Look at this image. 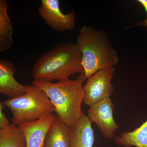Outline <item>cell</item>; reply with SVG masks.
Listing matches in <instances>:
<instances>
[{
	"label": "cell",
	"instance_id": "1",
	"mask_svg": "<svg viewBox=\"0 0 147 147\" xmlns=\"http://www.w3.org/2000/svg\"><path fill=\"white\" fill-rule=\"evenodd\" d=\"M84 73L80 74L75 80L68 79L57 83L34 80L32 85L47 95L54 105L57 115L69 127L79 121L83 113Z\"/></svg>",
	"mask_w": 147,
	"mask_h": 147
},
{
	"label": "cell",
	"instance_id": "2",
	"mask_svg": "<svg viewBox=\"0 0 147 147\" xmlns=\"http://www.w3.org/2000/svg\"><path fill=\"white\" fill-rule=\"evenodd\" d=\"M84 73L82 55L76 43L66 41L42 55L32 71L34 80L51 82L63 81L72 74Z\"/></svg>",
	"mask_w": 147,
	"mask_h": 147
},
{
	"label": "cell",
	"instance_id": "3",
	"mask_svg": "<svg viewBox=\"0 0 147 147\" xmlns=\"http://www.w3.org/2000/svg\"><path fill=\"white\" fill-rule=\"evenodd\" d=\"M76 44L82 55V65L86 79L99 70L113 68L118 63L117 51L102 29L84 26L77 36Z\"/></svg>",
	"mask_w": 147,
	"mask_h": 147
},
{
	"label": "cell",
	"instance_id": "4",
	"mask_svg": "<svg viewBox=\"0 0 147 147\" xmlns=\"http://www.w3.org/2000/svg\"><path fill=\"white\" fill-rule=\"evenodd\" d=\"M29 86L26 94L3 101L11 111L12 123L16 125L37 120L55 112L54 105L45 92L32 84Z\"/></svg>",
	"mask_w": 147,
	"mask_h": 147
},
{
	"label": "cell",
	"instance_id": "5",
	"mask_svg": "<svg viewBox=\"0 0 147 147\" xmlns=\"http://www.w3.org/2000/svg\"><path fill=\"white\" fill-rule=\"evenodd\" d=\"M115 73L114 67L102 69L96 72L88 79L84 86L85 104L90 107L113 95L114 87L111 80Z\"/></svg>",
	"mask_w": 147,
	"mask_h": 147
},
{
	"label": "cell",
	"instance_id": "6",
	"mask_svg": "<svg viewBox=\"0 0 147 147\" xmlns=\"http://www.w3.org/2000/svg\"><path fill=\"white\" fill-rule=\"evenodd\" d=\"M115 105L110 98H105L90 107L88 117L97 125L103 137L108 139L115 138L119 129L114 117Z\"/></svg>",
	"mask_w": 147,
	"mask_h": 147
},
{
	"label": "cell",
	"instance_id": "7",
	"mask_svg": "<svg viewBox=\"0 0 147 147\" xmlns=\"http://www.w3.org/2000/svg\"><path fill=\"white\" fill-rule=\"evenodd\" d=\"M59 3V0H42L38 13L51 28L60 32L71 30L75 26V12L64 13Z\"/></svg>",
	"mask_w": 147,
	"mask_h": 147
},
{
	"label": "cell",
	"instance_id": "8",
	"mask_svg": "<svg viewBox=\"0 0 147 147\" xmlns=\"http://www.w3.org/2000/svg\"><path fill=\"white\" fill-rule=\"evenodd\" d=\"M16 69L14 64L9 60L0 61V93L9 98H14L26 94L29 86L22 85L14 77Z\"/></svg>",
	"mask_w": 147,
	"mask_h": 147
},
{
	"label": "cell",
	"instance_id": "9",
	"mask_svg": "<svg viewBox=\"0 0 147 147\" xmlns=\"http://www.w3.org/2000/svg\"><path fill=\"white\" fill-rule=\"evenodd\" d=\"M55 119L53 114L37 120L25 122L18 125L26 137V147H43L46 134Z\"/></svg>",
	"mask_w": 147,
	"mask_h": 147
},
{
	"label": "cell",
	"instance_id": "10",
	"mask_svg": "<svg viewBox=\"0 0 147 147\" xmlns=\"http://www.w3.org/2000/svg\"><path fill=\"white\" fill-rule=\"evenodd\" d=\"M69 147H93L94 142V131L92 123L83 112L77 123L70 127Z\"/></svg>",
	"mask_w": 147,
	"mask_h": 147
},
{
	"label": "cell",
	"instance_id": "11",
	"mask_svg": "<svg viewBox=\"0 0 147 147\" xmlns=\"http://www.w3.org/2000/svg\"><path fill=\"white\" fill-rule=\"evenodd\" d=\"M70 138V127L57 115L46 134L43 147H69Z\"/></svg>",
	"mask_w": 147,
	"mask_h": 147
},
{
	"label": "cell",
	"instance_id": "12",
	"mask_svg": "<svg viewBox=\"0 0 147 147\" xmlns=\"http://www.w3.org/2000/svg\"><path fill=\"white\" fill-rule=\"evenodd\" d=\"M6 0H0V52L10 50L13 45V30L7 13Z\"/></svg>",
	"mask_w": 147,
	"mask_h": 147
},
{
	"label": "cell",
	"instance_id": "13",
	"mask_svg": "<svg viewBox=\"0 0 147 147\" xmlns=\"http://www.w3.org/2000/svg\"><path fill=\"white\" fill-rule=\"evenodd\" d=\"M115 140L121 146L147 147V120L133 131H123L116 136Z\"/></svg>",
	"mask_w": 147,
	"mask_h": 147
},
{
	"label": "cell",
	"instance_id": "14",
	"mask_svg": "<svg viewBox=\"0 0 147 147\" xmlns=\"http://www.w3.org/2000/svg\"><path fill=\"white\" fill-rule=\"evenodd\" d=\"M0 147H26V137L18 125L11 123L0 129Z\"/></svg>",
	"mask_w": 147,
	"mask_h": 147
},
{
	"label": "cell",
	"instance_id": "15",
	"mask_svg": "<svg viewBox=\"0 0 147 147\" xmlns=\"http://www.w3.org/2000/svg\"><path fill=\"white\" fill-rule=\"evenodd\" d=\"M5 106L3 102H0V129L4 128L10 124L6 116L3 112L4 108Z\"/></svg>",
	"mask_w": 147,
	"mask_h": 147
},
{
	"label": "cell",
	"instance_id": "16",
	"mask_svg": "<svg viewBox=\"0 0 147 147\" xmlns=\"http://www.w3.org/2000/svg\"><path fill=\"white\" fill-rule=\"evenodd\" d=\"M137 1V2L139 3L143 7L147 14V0H138ZM138 26H144L146 29L147 31V16L146 19H145L144 21L139 22L135 25H132V26H130L127 27L126 29H129L130 28H132V27Z\"/></svg>",
	"mask_w": 147,
	"mask_h": 147
}]
</instances>
